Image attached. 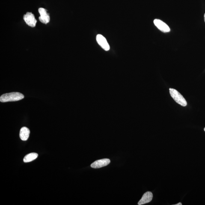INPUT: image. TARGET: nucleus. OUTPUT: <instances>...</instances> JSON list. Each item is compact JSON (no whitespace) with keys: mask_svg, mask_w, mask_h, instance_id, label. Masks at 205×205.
<instances>
[{"mask_svg":"<svg viewBox=\"0 0 205 205\" xmlns=\"http://www.w3.org/2000/svg\"><path fill=\"white\" fill-rule=\"evenodd\" d=\"M24 96L20 93L14 92L5 93L0 97V101L2 102H15L21 100L24 98Z\"/></svg>","mask_w":205,"mask_h":205,"instance_id":"1","label":"nucleus"},{"mask_svg":"<svg viewBox=\"0 0 205 205\" xmlns=\"http://www.w3.org/2000/svg\"><path fill=\"white\" fill-rule=\"evenodd\" d=\"M169 90L171 97L176 102L183 106H187L186 100L177 90L172 88H170Z\"/></svg>","mask_w":205,"mask_h":205,"instance_id":"2","label":"nucleus"},{"mask_svg":"<svg viewBox=\"0 0 205 205\" xmlns=\"http://www.w3.org/2000/svg\"><path fill=\"white\" fill-rule=\"evenodd\" d=\"M23 18L25 23L29 26L32 27V28L35 26L37 21L35 19L34 15L32 13H27L24 16Z\"/></svg>","mask_w":205,"mask_h":205,"instance_id":"3","label":"nucleus"},{"mask_svg":"<svg viewBox=\"0 0 205 205\" xmlns=\"http://www.w3.org/2000/svg\"><path fill=\"white\" fill-rule=\"evenodd\" d=\"M39 12L40 15L39 18L40 22L45 24L48 23L50 19L49 13L47 12V10L45 8H40L39 9Z\"/></svg>","mask_w":205,"mask_h":205,"instance_id":"4","label":"nucleus"},{"mask_svg":"<svg viewBox=\"0 0 205 205\" xmlns=\"http://www.w3.org/2000/svg\"><path fill=\"white\" fill-rule=\"evenodd\" d=\"M153 22L156 26L163 32H168L170 31L169 27L162 21L159 19H155Z\"/></svg>","mask_w":205,"mask_h":205,"instance_id":"5","label":"nucleus"},{"mask_svg":"<svg viewBox=\"0 0 205 205\" xmlns=\"http://www.w3.org/2000/svg\"><path fill=\"white\" fill-rule=\"evenodd\" d=\"M96 39L98 44L102 47V48L105 51L109 50L110 49L109 45L105 37L102 35L98 34L96 36Z\"/></svg>","mask_w":205,"mask_h":205,"instance_id":"6","label":"nucleus"},{"mask_svg":"<svg viewBox=\"0 0 205 205\" xmlns=\"http://www.w3.org/2000/svg\"><path fill=\"white\" fill-rule=\"evenodd\" d=\"M110 163V160L109 159H105L95 161L91 165L92 168H99L102 167L106 166Z\"/></svg>","mask_w":205,"mask_h":205,"instance_id":"7","label":"nucleus"},{"mask_svg":"<svg viewBox=\"0 0 205 205\" xmlns=\"http://www.w3.org/2000/svg\"><path fill=\"white\" fill-rule=\"evenodd\" d=\"M153 198V194L150 191L145 193L142 197L141 199L138 203L139 205H141L146 204L151 201Z\"/></svg>","mask_w":205,"mask_h":205,"instance_id":"8","label":"nucleus"},{"mask_svg":"<svg viewBox=\"0 0 205 205\" xmlns=\"http://www.w3.org/2000/svg\"><path fill=\"white\" fill-rule=\"evenodd\" d=\"M30 132L29 129L26 127H23L21 129L19 136L22 141H25L29 138Z\"/></svg>","mask_w":205,"mask_h":205,"instance_id":"9","label":"nucleus"},{"mask_svg":"<svg viewBox=\"0 0 205 205\" xmlns=\"http://www.w3.org/2000/svg\"><path fill=\"white\" fill-rule=\"evenodd\" d=\"M38 154L35 153H32L26 155L24 158L23 161L25 163H28L32 162L37 159Z\"/></svg>","mask_w":205,"mask_h":205,"instance_id":"10","label":"nucleus"},{"mask_svg":"<svg viewBox=\"0 0 205 205\" xmlns=\"http://www.w3.org/2000/svg\"><path fill=\"white\" fill-rule=\"evenodd\" d=\"M182 205V203H178L177 204H175L174 205Z\"/></svg>","mask_w":205,"mask_h":205,"instance_id":"11","label":"nucleus"},{"mask_svg":"<svg viewBox=\"0 0 205 205\" xmlns=\"http://www.w3.org/2000/svg\"><path fill=\"white\" fill-rule=\"evenodd\" d=\"M204 21H205V13L204 14Z\"/></svg>","mask_w":205,"mask_h":205,"instance_id":"12","label":"nucleus"},{"mask_svg":"<svg viewBox=\"0 0 205 205\" xmlns=\"http://www.w3.org/2000/svg\"><path fill=\"white\" fill-rule=\"evenodd\" d=\"M204 131H205V128H204Z\"/></svg>","mask_w":205,"mask_h":205,"instance_id":"13","label":"nucleus"}]
</instances>
